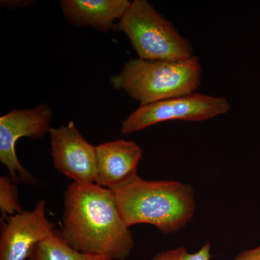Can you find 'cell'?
I'll return each instance as SVG.
<instances>
[{
  "mask_svg": "<svg viewBox=\"0 0 260 260\" xmlns=\"http://www.w3.org/2000/svg\"><path fill=\"white\" fill-rule=\"evenodd\" d=\"M28 260H114L108 256L86 254L73 249L63 240L59 231L39 243Z\"/></svg>",
  "mask_w": 260,
  "mask_h": 260,
  "instance_id": "obj_11",
  "label": "cell"
},
{
  "mask_svg": "<svg viewBox=\"0 0 260 260\" xmlns=\"http://www.w3.org/2000/svg\"><path fill=\"white\" fill-rule=\"evenodd\" d=\"M0 236V260L29 259L36 246L56 232L47 216L45 200L30 210H23L6 219Z\"/></svg>",
  "mask_w": 260,
  "mask_h": 260,
  "instance_id": "obj_8",
  "label": "cell"
},
{
  "mask_svg": "<svg viewBox=\"0 0 260 260\" xmlns=\"http://www.w3.org/2000/svg\"><path fill=\"white\" fill-rule=\"evenodd\" d=\"M23 211L18 198L17 184L10 177H0V212L2 218L7 219Z\"/></svg>",
  "mask_w": 260,
  "mask_h": 260,
  "instance_id": "obj_12",
  "label": "cell"
},
{
  "mask_svg": "<svg viewBox=\"0 0 260 260\" xmlns=\"http://www.w3.org/2000/svg\"><path fill=\"white\" fill-rule=\"evenodd\" d=\"M60 235L86 254L125 260L135 247L133 234L121 218L112 189L72 182L64 192Z\"/></svg>",
  "mask_w": 260,
  "mask_h": 260,
  "instance_id": "obj_1",
  "label": "cell"
},
{
  "mask_svg": "<svg viewBox=\"0 0 260 260\" xmlns=\"http://www.w3.org/2000/svg\"><path fill=\"white\" fill-rule=\"evenodd\" d=\"M52 109L48 104L12 111L0 117V162L9 172L15 184H35L38 181L20 164L16 143L23 138L38 140L50 129Z\"/></svg>",
  "mask_w": 260,
  "mask_h": 260,
  "instance_id": "obj_6",
  "label": "cell"
},
{
  "mask_svg": "<svg viewBox=\"0 0 260 260\" xmlns=\"http://www.w3.org/2000/svg\"><path fill=\"white\" fill-rule=\"evenodd\" d=\"M112 190L128 228L149 224L172 234L185 226L196 210L192 187L180 181H148L137 174Z\"/></svg>",
  "mask_w": 260,
  "mask_h": 260,
  "instance_id": "obj_2",
  "label": "cell"
},
{
  "mask_svg": "<svg viewBox=\"0 0 260 260\" xmlns=\"http://www.w3.org/2000/svg\"><path fill=\"white\" fill-rule=\"evenodd\" d=\"M230 104L223 97L200 93L140 106L123 121L121 133L131 134L171 120L201 121L225 114Z\"/></svg>",
  "mask_w": 260,
  "mask_h": 260,
  "instance_id": "obj_5",
  "label": "cell"
},
{
  "mask_svg": "<svg viewBox=\"0 0 260 260\" xmlns=\"http://www.w3.org/2000/svg\"><path fill=\"white\" fill-rule=\"evenodd\" d=\"M95 151L97 185L113 189L138 174L143 150L134 142L123 139L107 142L95 146Z\"/></svg>",
  "mask_w": 260,
  "mask_h": 260,
  "instance_id": "obj_9",
  "label": "cell"
},
{
  "mask_svg": "<svg viewBox=\"0 0 260 260\" xmlns=\"http://www.w3.org/2000/svg\"><path fill=\"white\" fill-rule=\"evenodd\" d=\"M51 155L54 168L73 182L95 184L97 174L95 146L77 129L74 121L51 127Z\"/></svg>",
  "mask_w": 260,
  "mask_h": 260,
  "instance_id": "obj_7",
  "label": "cell"
},
{
  "mask_svg": "<svg viewBox=\"0 0 260 260\" xmlns=\"http://www.w3.org/2000/svg\"><path fill=\"white\" fill-rule=\"evenodd\" d=\"M233 260H260V246L242 251Z\"/></svg>",
  "mask_w": 260,
  "mask_h": 260,
  "instance_id": "obj_14",
  "label": "cell"
},
{
  "mask_svg": "<svg viewBox=\"0 0 260 260\" xmlns=\"http://www.w3.org/2000/svg\"><path fill=\"white\" fill-rule=\"evenodd\" d=\"M128 0H61L59 2L65 20L70 25L109 32L116 30L129 8Z\"/></svg>",
  "mask_w": 260,
  "mask_h": 260,
  "instance_id": "obj_10",
  "label": "cell"
},
{
  "mask_svg": "<svg viewBox=\"0 0 260 260\" xmlns=\"http://www.w3.org/2000/svg\"><path fill=\"white\" fill-rule=\"evenodd\" d=\"M201 79V65L193 56L178 61L130 59L110 82L113 88L145 106L194 93Z\"/></svg>",
  "mask_w": 260,
  "mask_h": 260,
  "instance_id": "obj_3",
  "label": "cell"
},
{
  "mask_svg": "<svg viewBox=\"0 0 260 260\" xmlns=\"http://www.w3.org/2000/svg\"><path fill=\"white\" fill-rule=\"evenodd\" d=\"M116 30L125 34L139 59L178 61L194 56L189 41L146 0L132 2Z\"/></svg>",
  "mask_w": 260,
  "mask_h": 260,
  "instance_id": "obj_4",
  "label": "cell"
},
{
  "mask_svg": "<svg viewBox=\"0 0 260 260\" xmlns=\"http://www.w3.org/2000/svg\"><path fill=\"white\" fill-rule=\"evenodd\" d=\"M210 251V243H207L197 252L189 253L185 248L179 247L159 252L152 260H211Z\"/></svg>",
  "mask_w": 260,
  "mask_h": 260,
  "instance_id": "obj_13",
  "label": "cell"
}]
</instances>
